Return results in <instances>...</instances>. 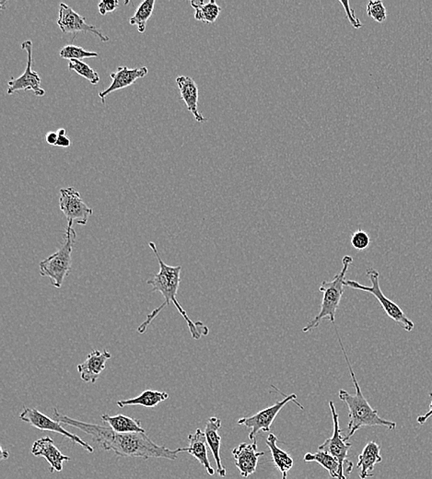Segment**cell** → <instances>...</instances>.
Returning a JSON list of instances; mask_svg holds the SVG:
<instances>
[{
  "mask_svg": "<svg viewBox=\"0 0 432 479\" xmlns=\"http://www.w3.org/2000/svg\"><path fill=\"white\" fill-rule=\"evenodd\" d=\"M54 419L61 424L79 429L91 436L94 443L106 451H112L119 457H140V458H163L177 460L179 453L187 452V448L171 450L156 444L147 434H118L112 429L61 415L54 409Z\"/></svg>",
  "mask_w": 432,
  "mask_h": 479,
  "instance_id": "1",
  "label": "cell"
},
{
  "mask_svg": "<svg viewBox=\"0 0 432 479\" xmlns=\"http://www.w3.org/2000/svg\"><path fill=\"white\" fill-rule=\"evenodd\" d=\"M149 246L153 249L154 255H155L157 260L159 262L160 271L156 275H154L150 280H148L147 283L153 287V292L162 293L163 298H165V302H162L159 307H157L155 310H153L150 314L147 315L146 320L138 327V332L140 334L146 332L148 326L158 316L160 312L166 306L172 304L177 308V311L182 316L184 317L193 339L199 340L202 336H208L209 334V327L205 326L202 322H194L193 320H191L187 312L179 304L177 292L181 282V265H177V267L168 265L162 260L159 250L157 248L156 243L150 242Z\"/></svg>",
  "mask_w": 432,
  "mask_h": 479,
  "instance_id": "2",
  "label": "cell"
},
{
  "mask_svg": "<svg viewBox=\"0 0 432 479\" xmlns=\"http://www.w3.org/2000/svg\"><path fill=\"white\" fill-rule=\"evenodd\" d=\"M336 334L338 336V342L340 344L342 352H343L345 360L347 361L348 370H350L355 389H356L355 395L348 394L344 389H340L338 392L339 400L348 404V411H350V413H348L350 422L348 424V434L345 436L344 440L348 441L356 434V431L366 427L379 426V427H384L390 429V431H394L397 428V423L381 418L378 415V411L373 409L365 397H364L362 388H360L356 375H355L353 368L351 366L350 358L348 357L347 351H345L343 343H342L341 336H339L336 327Z\"/></svg>",
  "mask_w": 432,
  "mask_h": 479,
  "instance_id": "3",
  "label": "cell"
},
{
  "mask_svg": "<svg viewBox=\"0 0 432 479\" xmlns=\"http://www.w3.org/2000/svg\"><path fill=\"white\" fill-rule=\"evenodd\" d=\"M343 268L339 273L330 281H323L320 286V292H323L322 304L319 314L304 327L302 332L307 333L319 326L323 320L328 319L333 324H336V311L340 305L342 296L344 294L345 275L348 268L353 264V258L345 255L342 260Z\"/></svg>",
  "mask_w": 432,
  "mask_h": 479,
  "instance_id": "4",
  "label": "cell"
},
{
  "mask_svg": "<svg viewBox=\"0 0 432 479\" xmlns=\"http://www.w3.org/2000/svg\"><path fill=\"white\" fill-rule=\"evenodd\" d=\"M76 242V231L73 228H66L65 241L57 252L40 263V275L48 277L55 289H60L69 276L72 264L73 246Z\"/></svg>",
  "mask_w": 432,
  "mask_h": 479,
  "instance_id": "5",
  "label": "cell"
},
{
  "mask_svg": "<svg viewBox=\"0 0 432 479\" xmlns=\"http://www.w3.org/2000/svg\"><path fill=\"white\" fill-rule=\"evenodd\" d=\"M367 276H368L372 286H364L362 284L357 282V281L345 280L344 282L345 287H350V289L362 290L370 293L378 299L379 304H381L382 309L390 317L392 320L399 324L404 330L406 332H412L414 329L415 324L406 316L404 313L402 309L398 306L396 302L389 299L387 296L382 292L381 287H380V273L375 268H370L366 270Z\"/></svg>",
  "mask_w": 432,
  "mask_h": 479,
  "instance_id": "6",
  "label": "cell"
},
{
  "mask_svg": "<svg viewBox=\"0 0 432 479\" xmlns=\"http://www.w3.org/2000/svg\"><path fill=\"white\" fill-rule=\"evenodd\" d=\"M330 410L333 418V434L332 437L326 439L325 443L319 445L318 450L323 451L338 460L345 478L350 479V475L354 468L353 463L348 459V451L350 450L351 444L344 440L342 435L340 425H339V417L336 413L334 403L329 402Z\"/></svg>",
  "mask_w": 432,
  "mask_h": 479,
  "instance_id": "7",
  "label": "cell"
},
{
  "mask_svg": "<svg viewBox=\"0 0 432 479\" xmlns=\"http://www.w3.org/2000/svg\"><path fill=\"white\" fill-rule=\"evenodd\" d=\"M20 419L21 422H26L28 424L33 426V427L40 429V431H52L63 435L64 437L70 439L73 444H79V446H82L83 449L87 451L89 453L94 452V448L92 445L86 443L79 436L67 431L60 422L49 418V417L45 415V414H43L38 409L24 407L23 410L20 414Z\"/></svg>",
  "mask_w": 432,
  "mask_h": 479,
  "instance_id": "8",
  "label": "cell"
},
{
  "mask_svg": "<svg viewBox=\"0 0 432 479\" xmlns=\"http://www.w3.org/2000/svg\"><path fill=\"white\" fill-rule=\"evenodd\" d=\"M284 395H285V398L282 401L277 402V403L273 404V406L259 411L255 415L247 417V418H242L238 420V422L237 423H238L239 425L245 426V428L251 429V431H250L249 434L250 441H254L256 439L255 436L257 435L259 431H270L271 425L273 424L274 420L276 419L277 416L279 415L280 410H282L287 404L289 403V402H294V403L297 404L301 409H304V407L301 406V404L298 403L297 395L295 394Z\"/></svg>",
  "mask_w": 432,
  "mask_h": 479,
  "instance_id": "9",
  "label": "cell"
},
{
  "mask_svg": "<svg viewBox=\"0 0 432 479\" xmlns=\"http://www.w3.org/2000/svg\"><path fill=\"white\" fill-rule=\"evenodd\" d=\"M60 209L67 219V226L72 228L74 224L84 225L94 214V210L82 200L78 191L73 187L60 190Z\"/></svg>",
  "mask_w": 432,
  "mask_h": 479,
  "instance_id": "10",
  "label": "cell"
},
{
  "mask_svg": "<svg viewBox=\"0 0 432 479\" xmlns=\"http://www.w3.org/2000/svg\"><path fill=\"white\" fill-rule=\"evenodd\" d=\"M21 49L27 53V66L24 73L17 79L9 80L8 83L9 95L13 94L18 91H33L38 97L45 94V89L41 88V79L38 73L33 71V43L28 40L21 44Z\"/></svg>",
  "mask_w": 432,
  "mask_h": 479,
  "instance_id": "11",
  "label": "cell"
},
{
  "mask_svg": "<svg viewBox=\"0 0 432 479\" xmlns=\"http://www.w3.org/2000/svg\"><path fill=\"white\" fill-rule=\"evenodd\" d=\"M57 26L63 33H89L98 37L101 42H108L110 38L104 35L96 26L86 23V18L77 13L69 5L61 3L58 13Z\"/></svg>",
  "mask_w": 432,
  "mask_h": 479,
  "instance_id": "12",
  "label": "cell"
},
{
  "mask_svg": "<svg viewBox=\"0 0 432 479\" xmlns=\"http://www.w3.org/2000/svg\"><path fill=\"white\" fill-rule=\"evenodd\" d=\"M256 439L252 444H240L233 450L236 468L240 475L247 478L254 474L257 468L259 457L265 456L264 452H257Z\"/></svg>",
  "mask_w": 432,
  "mask_h": 479,
  "instance_id": "13",
  "label": "cell"
},
{
  "mask_svg": "<svg viewBox=\"0 0 432 479\" xmlns=\"http://www.w3.org/2000/svg\"><path fill=\"white\" fill-rule=\"evenodd\" d=\"M148 73H149V70L146 67H137V69L133 70L128 69V67H119L116 72L110 74L113 82L111 83L109 87L99 94V97L101 99V103L106 104V98L112 92L135 84L138 79L144 78L145 76L148 75Z\"/></svg>",
  "mask_w": 432,
  "mask_h": 479,
  "instance_id": "14",
  "label": "cell"
},
{
  "mask_svg": "<svg viewBox=\"0 0 432 479\" xmlns=\"http://www.w3.org/2000/svg\"><path fill=\"white\" fill-rule=\"evenodd\" d=\"M33 456L44 457L50 466V472L63 471V463L70 461L69 456H64L55 446L53 439L45 437L35 441L32 447Z\"/></svg>",
  "mask_w": 432,
  "mask_h": 479,
  "instance_id": "15",
  "label": "cell"
},
{
  "mask_svg": "<svg viewBox=\"0 0 432 479\" xmlns=\"http://www.w3.org/2000/svg\"><path fill=\"white\" fill-rule=\"evenodd\" d=\"M111 358H112V355L108 351L104 352L92 351L91 353L88 354L84 363L78 365L80 379L87 383L96 382L99 376L106 370L107 360H110Z\"/></svg>",
  "mask_w": 432,
  "mask_h": 479,
  "instance_id": "16",
  "label": "cell"
},
{
  "mask_svg": "<svg viewBox=\"0 0 432 479\" xmlns=\"http://www.w3.org/2000/svg\"><path fill=\"white\" fill-rule=\"evenodd\" d=\"M177 83L180 91L181 98L187 104V109L192 113L197 122H206L208 119L202 116L199 111V87L196 82L188 76H180L177 78Z\"/></svg>",
  "mask_w": 432,
  "mask_h": 479,
  "instance_id": "17",
  "label": "cell"
},
{
  "mask_svg": "<svg viewBox=\"0 0 432 479\" xmlns=\"http://www.w3.org/2000/svg\"><path fill=\"white\" fill-rule=\"evenodd\" d=\"M221 428V420L216 417L208 420L206 424L205 435L206 443H208L209 449H211L214 457L218 475L224 478L226 477V468L222 465L221 456V437L218 431Z\"/></svg>",
  "mask_w": 432,
  "mask_h": 479,
  "instance_id": "18",
  "label": "cell"
},
{
  "mask_svg": "<svg viewBox=\"0 0 432 479\" xmlns=\"http://www.w3.org/2000/svg\"><path fill=\"white\" fill-rule=\"evenodd\" d=\"M188 443H189V445L187 447V452L194 456L200 463V465L205 468L209 475H214L216 474L215 469L212 468L208 457L209 445L206 443L205 432H203L200 429H197L194 434L188 436Z\"/></svg>",
  "mask_w": 432,
  "mask_h": 479,
  "instance_id": "19",
  "label": "cell"
},
{
  "mask_svg": "<svg viewBox=\"0 0 432 479\" xmlns=\"http://www.w3.org/2000/svg\"><path fill=\"white\" fill-rule=\"evenodd\" d=\"M382 461L381 447L375 441H370L360 454L359 462L357 463V468H360V479L373 477L370 472L375 470L376 465Z\"/></svg>",
  "mask_w": 432,
  "mask_h": 479,
  "instance_id": "20",
  "label": "cell"
},
{
  "mask_svg": "<svg viewBox=\"0 0 432 479\" xmlns=\"http://www.w3.org/2000/svg\"><path fill=\"white\" fill-rule=\"evenodd\" d=\"M101 419V422L106 423L113 431L118 434H146L140 419L123 415L110 416L108 414H104Z\"/></svg>",
  "mask_w": 432,
  "mask_h": 479,
  "instance_id": "21",
  "label": "cell"
},
{
  "mask_svg": "<svg viewBox=\"0 0 432 479\" xmlns=\"http://www.w3.org/2000/svg\"><path fill=\"white\" fill-rule=\"evenodd\" d=\"M267 445L270 448L275 466L282 474V479L288 478V473L292 470L294 461L292 457L282 448L277 446V436L270 434L267 439Z\"/></svg>",
  "mask_w": 432,
  "mask_h": 479,
  "instance_id": "22",
  "label": "cell"
},
{
  "mask_svg": "<svg viewBox=\"0 0 432 479\" xmlns=\"http://www.w3.org/2000/svg\"><path fill=\"white\" fill-rule=\"evenodd\" d=\"M169 397L170 395L166 392L145 390L138 397L117 402V406L120 409L128 406H141L148 407V409H153V407H156L162 402L167 400Z\"/></svg>",
  "mask_w": 432,
  "mask_h": 479,
  "instance_id": "23",
  "label": "cell"
},
{
  "mask_svg": "<svg viewBox=\"0 0 432 479\" xmlns=\"http://www.w3.org/2000/svg\"><path fill=\"white\" fill-rule=\"evenodd\" d=\"M304 460L307 463L316 462L319 463L321 466H323L329 472L333 479H347L342 472L338 460L330 454L323 452V451H318L316 453H307L305 454Z\"/></svg>",
  "mask_w": 432,
  "mask_h": 479,
  "instance_id": "24",
  "label": "cell"
},
{
  "mask_svg": "<svg viewBox=\"0 0 432 479\" xmlns=\"http://www.w3.org/2000/svg\"><path fill=\"white\" fill-rule=\"evenodd\" d=\"M191 6L194 9V18L196 21L206 23H213L217 20L221 11V8L211 0L208 3L202 1H191Z\"/></svg>",
  "mask_w": 432,
  "mask_h": 479,
  "instance_id": "25",
  "label": "cell"
},
{
  "mask_svg": "<svg viewBox=\"0 0 432 479\" xmlns=\"http://www.w3.org/2000/svg\"><path fill=\"white\" fill-rule=\"evenodd\" d=\"M155 0H145L135 11V15L129 18L131 26H137L138 32L143 33L146 31L148 21L153 13Z\"/></svg>",
  "mask_w": 432,
  "mask_h": 479,
  "instance_id": "26",
  "label": "cell"
},
{
  "mask_svg": "<svg viewBox=\"0 0 432 479\" xmlns=\"http://www.w3.org/2000/svg\"><path fill=\"white\" fill-rule=\"evenodd\" d=\"M69 69L78 74V75L83 77V78L88 79L92 85H97L99 82H100V77H99L96 71L92 70L89 65L82 60H70Z\"/></svg>",
  "mask_w": 432,
  "mask_h": 479,
  "instance_id": "27",
  "label": "cell"
},
{
  "mask_svg": "<svg viewBox=\"0 0 432 479\" xmlns=\"http://www.w3.org/2000/svg\"><path fill=\"white\" fill-rule=\"evenodd\" d=\"M60 55L64 60H82L84 58L97 57L99 55L96 52L87 51L79 46L69 45L61 49Z\"/></svg>",
  "mask_w": 432,
  "mask_h": 479,
  "instance_id": "28",
  "label": "cell"
},
{
  "mask_svg": "<svg viewBox=\"0 0 432 479\" xmlns=\"http://www.w3.org/2000/svg\"><path fill=\"white\" fill-rule=\"evenodd\" d=\"M367 13L379 23H384L387 18V8L381 0H372L367 5Z\"/></svg>",
  "mask_w": 432,
  "mask_h": 479,
  "instance_id": "29",
  "label": "cell"
},
{
  "mask_svg": "<svg viewBox=\"0 0 432 479\" xmlns=\"http://www.w3.org/2000/svg\"><path fill=\"white\" fill-rule=\"evenodd\" d=\"M370 239L369 234L362 230L355 231L351 236V246L358 251H364L370 246Z\"/></svg>",
  "mask_w": 432,
  "mask_h": 479,
  "instance_id": "30",
  "label": "cell"
},
{
  "mask_svg": "<svg viewBox=\"0 0 432 479\" xmlns=\"http://www.w3.org/2000/svg\"><path fill=\"white\" fill-rule=\"evenodd\" d=\"M340 3L342 5H343L345 14H347L348 21H350L351 26H353L355 29H360V28H362V23H360L359 18L356 17V15H355V11L353 9H350V1H341L340 0Z\"/></svg>",
  "mask_w": 432,
  "mask_h": 479,
  "instance_id": "31",
  "label": "cell"
},
{
  "mask_svg": "<svg viewBox=\"0 0 432 479\" xmlns=\"http://www.w3.org/2000/svg\"><path fill=\"white\" fill-rule=\"evenodd\" d=\"M119 2L117 0H109V1H101L99 3L98 8L101 15H106L109 12L115 11L118 8Z\"/></svg>",
  "mask_w": 432,
  "mask_h": 479,
  "instance_id": "32",
  "label": "cell"
},
{
  "mask_svg": "<svg viewBox=\"0 0 432 479\" xmlns=\"http://www.w3.org/2000/svg\"><path fill=\"white\" fill-rule=\"evenodd\" d=\"M430 397L431 398V402L430 404V409H428V412L425 414L423 416H419L418 418H416V422H418L419 424L423 425L425 424L426 422H428V419L431 418L432 416V392L430 394Z\"/></svg>",
  "mask_w": 432,
  "mask_h": 479,
  "instance_id": "33",
  "label": "cell"
},
{
  "mask_svg": "<svg viewBox=\"0 0 432 479\" xmlns=\"http://www.w3.org/2000/svg\"><path fill=\"white\" fill-rule=\"evenodd\" d=\"M58 137H60V136H58L57 132H48L45 136V141L49 145L55 146V144H57L58 141Z\"/></svg>",
  "mask_w": 432,
  "mask_h": 479,
  "instance_id": "34",
  "label": "cell"
},
{
  "mask_svg": "<svg viewBox=\"0 0 432 479\" xmlns=\"http://www.w3.org/2000/svg\"><path fill=\"white\" fill-rule=\"evenodd\" d=\"M70 145L71 141L70 138L67 137V136H60V137H58L57 144H55V147L70 148Z\"/></svg>",
  "mask_w": 432,
  "mask_h": 479,
  "instance_id": "35",
  "label": "cell"
},
{
  "mask_svg": "<svg viewBox=\"0 0 432 479\" xmlns=\"http://www.w3.org/2000/svg\"><path fill=\"white\" fill-rule=\"evenodd\" d=\"M0 453H1V460L9 459V453L8 451L3 449V448H0Z\"/></svg>",
  "mask_w": 432,
  "mask_h": 479,
  "instance_id": "36",
  "label": "cell"
},
{
  "mask_svg": "<svg viewBox=\"0 0 432 479\" xmlns=\"http://www.w3.org/2000/svg\"><path fill=\"white\" fill-rule=\"evenodd\" d=\"M57 134L58 136H66V131L64 128L58 129Z\"/></svg>",
  "mask_w": 432,
  "mask_h": 479,
  "instance_id": "37",
  "label": "cell"
},
{
  "mask_svg": "<svg viewBox=\"0 0 432 479\" xmlns=\"http://www.w3.org/2000/svg\"><path fill=\"white\" fill-rule=\"evenodd\" d=\"M6 3H7V0H0V5H1L2 9H5Z\"/></svg>",
  "mask_w": 432,
  "mask_h": 479,
  "instance_id": "38",
  "label": "cell"
}]
</instances>
